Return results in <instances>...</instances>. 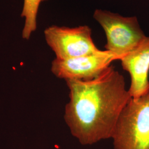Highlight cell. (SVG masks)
<instances>
[{"instance_id": "5", "label": "cell", "mask_w": 149, "mask_h": 149, "mask_svg": "<svg viewBox=\"0 0 149 149\" xmlns=\"http://www.w3.org/2000/svg\"><path fill=\"white\" fill-rule=\"evenodd\" d=\"M118 58L107 50L71 59H58L52 61L51 71L56 77L66 80L90 81L98 77L112 61Z\"/></svg>"}, {"instance_id": "4", "label": "cell", "mask_w": 149, "mask_h": 149, "mask_svg": "<svg viewBox=\"0 0 149 149\" xmlns=\"http://www.w3.org/2000/svg\"><path fill=\"white\" fill-rule=\"evenodd\" d=\"M44 33L46 42L56 59H71L101 50L93 42L91 29L87 26H52L47 28Z\"/></svg>"}, {"instance_id": "6", "label": "cell", "mask_w": 149, "mask_h": 149, "mask_svg": "<svg viewBox=\"0 0 149 149\" xmlns=\"http://www.w3.org/2000/svg\"><path fill=\"white\" fill-rule=\"evenodd\" d=\"M123 69L130 76L129 92L132 98H138L149 92V37L143 40L122 59Z\"/></svg>"}, {"instance_id": "1", "label": "cell", "mask_w": 149, "mask_h": 149, "mask_svg": "<svg viewBox=\"0 0 149 149\" xmlns=\"http://www.w3.org/2000/svg\"><path fill=\"white\" fill-rule=\"evenodd\" d=\"M69 102L64 119L83 145L112 138L118 119L132 98L124 77L112 66L90 81H66Z\"/></svg>"}, {"instance_id": "2", "label": "cell", "mask_w": 149, "mask_h": 149, "mask_svg": "<svg viewBox=\"0 0 149 149\" xmlns=\"http://www.w3.org/2000/svg\"><path fill=\"white\" fill-rule=\"evenodd\" d=\"M112 139L114 149H149V92L130 99Z\"/></svg>"}, {"instance_id": "7", "label": "cell", "mask_w": 149, "mask_h": 149, "mask_svg": "<svg viewBox=\"0 0 149 149\" xmlns=\"http://www.w3.org/2000/svg\"><path fill=\"white\" fill-rule=\"evenodd\" d=\"M42 0H24L21 16L24 18V24L22 36L28 40L37 27V15L39 6Z\"/></svg>"}, {"instance_id": "8", "label": "cell", "mask_w": 149, "mask_h": 149, "mask_svg": "<svg viewBox=\"0 0 149 149\" xmlns=\"http://www.w3.org/2000/svg\"><path fill=\"white\" fill-rule=\"evenodd\" d=\"M47 1V0H42V1Z\"/></svg>"}, {"instance_id": "3", "label": "cell", "mask_w": 149, "mask_h": 149, "mask_svg": "<svg viewBox=\"0 0 149 149\" xmlns=\"http://www.w3.org/2000/svg\"><path fill=\"white\" fill-rule=\"evenodd\" d=\"M93 18L105 32L106 50L120 60L136 48L146 36L135 17H124L118 13L97 9Z\"/></svg>"}]
</instances>
